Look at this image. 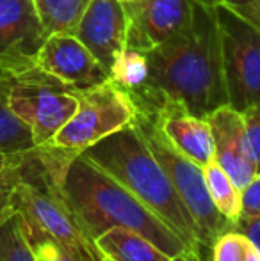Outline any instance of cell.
<instances>
[{"mask_svg":"<svg viewBox=\"0 0 260 261\" xmlns=\"http://www.w3.org/2000/svg\"><path fill=\"white\" fill-rule=\"evenodd\" d=\"M146 55L148 79L132 94L139 110H153L171 100L195 116L207 117L219 107L228 105L214 7L196 2L191 23Z\"/></svg>","mask_w":260,"mask_h":261,"instance_id":"1","label":"cell"},{"mask_svg":"<svg viewBox=\"0 0 260 261\" xmlns=\"http://www.w3.org/2000/svg\"><path fill=\"white\" fill-rule=\"evenodd\" d=\"M75 155L54 146L11 153V206L23 231L57 242L77 261H100L94 240L63 190V174Z\"/></svg>","mask_w":260,"mask_h":261,"instance_id":"2","label":"cell"},{"mask_svg":"<svg viewBox=\"0 0 260 261\" xmlns=\"http://www.w3.org/2000/svg\"><path fill=\"white\" fill-rule=\"evenodd\" d=\"M61 183L66 199L93 240L111 227H127L152 240L171 258L195 249L125 185L84 153L68 162Z\"/></svg>","mask_w":260,"mask_h":261,"instance_id":"3","label":"cell"},{"mask_svg":"<svg viewBox=\"0 0 260 261\" xmlns=\"http://www.w3.org/2000/svg\"><path fill=\"white\" fill-rule=\"evenodd\" d=\"M84 155L114 176L193 247H203L195 219L182 203L168 172L146 144L135 121L102 139L86 149Z\"/></svg>","mask_w":260,"mask_h":261,"instance_id":"4","label":"cell"},{"mask_svg":"<svg viewBox=\"0 0 260 261\" xmlns=\"http://www.w3.org/2000/svg\"><path fill=\"white\" fill-rule=\"evenodd\" d=\"M139 110V109H137ZM139 132L145 137L146 144L157 156L164 171L168 172L171 183L177 189L182 203L189 210L195 219L203 247L210 249L212 244L221 237L225 231L232 229V220L226 219L218 208L214 206L208 196L207 181H205L203 167L193 162L191 158L182 155L170 141L157 128L153 117L145 110H139L135 117Z\"/></svg>","mask_w":260,"mask_h":261,"instance_id":"5","label":"cell"},{"mask_svg":"<svg viewBox=\"0 0 260 261\" xmlns=\"http://www.w3.org/2000/svg\"><path fill=\"white\" fill-rule=\"evenodd\" d=\"M9 107L29 126L36 146L50 144L77 110V93L38 66L9 76Z\"/></svg>","mask_w":260,"mask_h":261,"instance_id":"6","label":"cell"},{"mask_svg":"<svg viewBox=\"0 0 260 261\" xmlns=\"http://www.w3.org/2000/svg\"><path fill=\"white\" fill-rule=\"evenodd\" d=\"M75 93L79 100L75 114L49 146L80 155L102 139L129 126L137 117L139 110L132 96L111 80Z\"/></svg>","mask_w":260,"mask_h":261,"instance_id":"7","label":"cell"},{"mask_svg":"<svg viewBox=\"0 0 260 261\" xmlns=\"http://www.w3.org/2000/svg\"><path fill=\"white\" fill-rule=\"evenodd\" d=\"M228 105L243 112L260 105V29L228 6H216Z\"/></svg>","mask_w":260,"mask_h":261,"instance_id":"8","label":"cell"},{"mask_svg":"<svg viewBox=\"0 0 260 261\" xmlns=\"http://www.w3.org/2000/svg\"><path fill=\"white\" fill-rule=\"evenodd\" d=\"M196 0H127V48L152 52L193 20Z\"/></svg>","mask_w":260,"mask_h":261,"instance_id":"9","label":"cell"},{"mask_svg":"<svg viewBox=\"0 0 260 261\" xmlns=\"http://www.w3.org/2000/svg\"><path fill=\"white\" fill-rule=\"evenodd\" d=\"M36 66L73 91L89 89L109 80V69L75 34L46 36L36 57Z\"/></svg>","mask_w":260,"mask_h":261,"instance_id":"10","label":"cell"},{"mask_svg":"<svg viewBox=\"0 0 260 261\" xmlns=\"http://www.w3.org/2000/svg\"><path fill=\"white\" fill-rule=\"evenodd\" d=\"M45 39L32 0H0V68L21 71L34 66Z\"/></svg>","mask_w":260,"mask_h":261,"instance_id":"11","label":"cell"},{"mask_svg":"<svg viewBox=\"0 0 260 261\" xmlns=\"http://www.w3.org/2000/svg\"><path fill=\"white\" fill-rule=\"evenodd\" d=\"M127 14L122 0H91L73 34L111 71L127 48Z\"/></svg>","mask_w":260,"mask_h":261,"instance_id":"12","label":"cell"},{"mask_svg":"<svg viewBox=\"0 0 260 261\" xmlns=\"http://www.w3.org/2000/svg\"><path fill=\"white\" fill-rule=\"evenodd\" d=\"M207 121L214 141V160L243 190L260 171V165L250 153L243 114L225 105L208 114Z\"/></svg>","mask_w":260,"mask_h":261,"instance_id":"13","label":"cell"},{"mask_svg":"<svg viewBox=\"0 0 260 261\" xmlns=\"http://www.w3.org/2000/svg\"><path fill=\"white\" fill-rule=\"evenodd\" d=\"M145 112L153 117L157 128L182 155L201 167L214 160V141L207 117L195 116L182 103L171 100Z\"/></svg>","mask_w":260,"mask_h":261,"instance_id":"14","label":"cell"},{"mask_svg":"<svg viewBox=\"0 0 260 261\" xmlns=\"http://www.w3.org/2000/svg\"><path fill=\"white\" fill-rule=\"evenodd\" d=\"M100 256L111 261H170L171 256L160 251L152 240L127 227H111L94 238Z\"/></svg>","mask_w":260,"mask_h":261,"instance_id":"15","label":"cell"},{"mask_svg":"<svg viewBox=\"0 0 260 261\" xmlns=\"http://www.w3.org/2000/svg\"><path fill=\"white\" fill-rule=\"evenodd\" d=\"M11 73L0 68V151L7 155L36 148L29 126L11 110L7 101Z\"/></svg>","mask_w":260,"mask_h":261,"instance_id":"16","label":"cell"},{"mask_svg":"<svg viewBox=\"0 0 260 261\" xmlns=\"http://www.w3.org/2000/svg\"><path fill=\"white\" fill-rule=\"evenodd\" d=\"M91 0H32L46 36L73 34Z\"/></svg>","mask_w":260,"mask_h":261,"instance_id":"17","label":"cell"},{"mask_svg":"<svg viewBox=\"0 0 260 261\" xmlns=\"http://www.w3.org/2000/svg\"><path fill=\"white\" fill-rule=\"evenodd\" d=\"M205 181H207L208 196H210L214 206L232 222L241 217L243 208V190L233 183L228 172L221 167L216 160L203 167Z\"/></svg>","mask_w":260,"mask_h":261,"instance_id":"18","label":"cell"},{"mask_svg":"<svg viewBox=\"0 0 260 261\" xmlns=\"http://www.w3.org/2000/svg\"><path fill=\"white\" fill-rule=\"evenodd\" d=\"M148 79V55L134 48H125L109 71V80L130 94H135Z\"/></svg>","mask_w":260,"mask_h":261,"instance_id":"19","label":"cell"},{"mask_svg":"<svg viewBox=\"0 0 260 261\" xmlns=\"http://www.w3.org/2000/svg\"><path fill=\"white\" fill-rule=\"evenodd\" d=\"M0 261H36L16 212L0 224Z\"/></svg>","mask_w":260,"mask_h":261,"instance_id":"20","label":"cell"},{"mask_svg":"<svg viewBox=\"0 0 260 261\" xmlns=\"http://www.w3.org/2000/svg\"><path fill=\"white\" fill-rule=\"evenodd\" d=\"M253 244L246 234L237 229H228L212 244L208 261H246Z\"/></svg>","mask_w":260,"mask_h":261,"instance_id":"21","label":"cell"},{"mask_svg":"<svg viewBox=\"0 0 260 261\" xmlns=\"http://www.w3.org/2000/svg\"><path fill=\"white\" fill-rule=\"evenodd\" d=\"M25 237H27V242L31 244L36 261H77L64 247H61L57 242L50 240V238L41 237V234H29V233H25Z\"/></svg>","mask_w":260,"mask_h":261,"instance_id":"22","label":"cell"},{"mask_svg":"<svg viewBox=\"0 0 260 261\" xmlns=\"http://www.w3.org/2000/svg\"><path fill=\"white\" fill-rule=\"evenodd\" d=\"M244 132H246L248 146L253 160L260 165V105H251L243 112Z\"/></svg>","mask_w":260,"mask_h":261,"instance_id":"23","label":"cell"},{"mask_svg":"<svg viewBox=\"0 0 260 261\" xmlns=\"http://www.w3.org/2000/svg\"><path fill=\"white\" fill-rule=\"evenodd\" d=\"M13 213L11 206V164L9 155L0 151V224Z\"/></svg>","mask_w":260,"mask_h":261,"instance_id":"24","label":"cell"},{"mask_svg":"<svg viewBox=\"0 0 260 261\" xmlns=\"http://www.w3.org/2000/svg\"><path fill=\"white\" fill-rule=\"evenodd\" d=\"M241 217H244V219H257V217H260V171L243 189Z\"/></svg>","mask_w":260,"mask_h":261,"instance_id":"25","label":"cell"},{"mask_svg":"<svg viewBox=\"0 0 260 261\" xmlns=\"http://www.w3.org/2000/svg\"><path fill=\"white\" fill-rule=\"evenodd\" d=\"M232 227L241 231L243 234H246L251 244H253V247L260 252V217H257V219H244V217H239V219L232 224Z\"/></svg>","mask_w":260,"mask_h":261,"instance_id":"26","label":"cell"},{"mask_svg":"<svg viewBox=\"0 0 260 261\" xmlns=\"http://www.w3.org/2000/svg\"><path fill=\"white\" fill-rule=\"evenodd\" d=\"M232 9L237 14H241L244 20H248L257 29H260V0H251V2L244 4V6H237L232 7Z\"/></svg>","mask_w":260,"mask_h":261,"instance_id":"27","label":"cell"},{"mask_svg":"<svg viewBox=\"0 0 260 261\" xmlns=\"http://www.w3.org/2000/svg\"><path fill=\"white\" fill-rule=\"evenodd\" d=\"M208 251H210V249H207V247H203V249H187V251L173 256L170 261H205V259H207V252Z\"/></svg>","mask_w":260,"mask_h":261,"instance_id":"28","label":"cell"},{"mask_svg":"<svg viewBox=\"0 0 260 261\" xmlns=\"http://www.w3.org/2000/svg\"><path fill=\"white\" fill-rule=\"evenodd\" d=\"M196 2L203 4V6H207V7H216V6L237 7V6H244V4L251 2V0H196Z\"/></svg>","mask_w":260,"mask_h":261,"instance_id":"29","label":"cell"},{"mask_svg":"<svg viewBox=\"0 0 260 261\" xmlns=\"http://www.w3.org/2000/svg\"><path fill=\"white\" fill-rule=\"evenodd\" d=\"M246 261H260V252L253 247V249H251V252H250V256H248Z\"/></svg>","mask_w":260,"mask_h":261,"instance_id":"30","label":"cell"},{"mask_svg":"<svg viewBox=\"0 0 260 261\" xmlns=\"http://www.w3.org/2000/svg\"><path fill=\"white\" fill-rule=\"evenodd\" d=\"M100 261H111V259H109V258H105V256H102Z\"/></svg>","mask_w":260,"mask_h":261,"instance_id":"31","label":"cell"},{"mask_svg":"<svg viewBox=\"0 0 260 261\" xmlns=\"http://www.w3.org/2000/svg\"><path fill=\"white\" fill-rule=\"evenodd\" d=\"M205 261H208V252H207V259H205Z\"/></svg>","mask_w":260,"mask_h":261,"instance_id":"32","label":"cell"},{"mask_svg":"<svg viewBox=\"0 0 260 261\" xmlns=\"http://www.w3.org/2000/svg\"><path fill=\"white\" fill-rule=\"evenodd\" d=\"M122 2H127V0H122Z\"/></svg>","mask_w":260,"mask_h":261,"instance_id":"33","label":"cell"},{"mask_svg":"<svg viewBox=\"0 0 260 261\" xmlns=\"http://www.w3.org/2000/svg\"><path fill=\"white\" fill-rule=\"evenodd\" d=\"M2 69H4V68H2Z\"/></svg>","mask_w":260,"mask_h":261,"instance_id":"34","label":"cell"}]
</instances>
